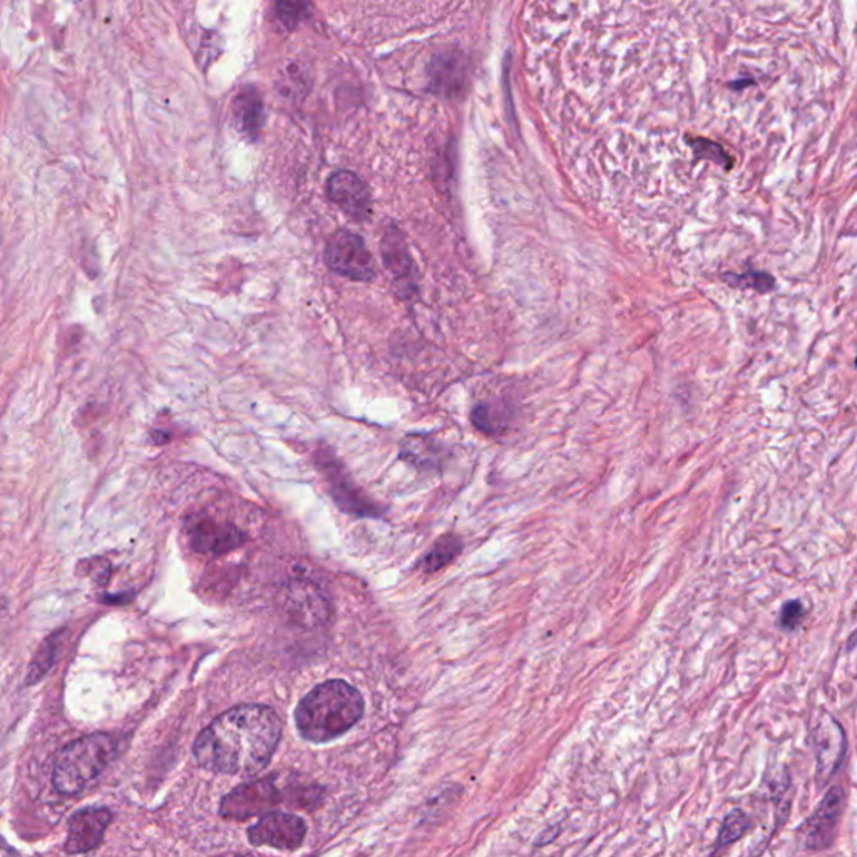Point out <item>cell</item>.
Wrapping results in <instances>:
<instances>
[{
  "mask_svg": "<svg viewBox=\"0 0 857 857\" xmlns=\"http://www.w3.org/2000/svg\"><path fill=\"white\" fill-rule=\"evenodd\" d=\"M280 737L282 722L270 707H235L199 733L193 752L211 772L254 776L270 762Z\"/></svg>",
  "mask_w": 857,
  "mask_h": 857,
  "instance_id": "1",
  "label": "cell"
},
{
  "mask_svg": "<svg viewBox=\"0 0 857 857\" xmlns=\"http://www.w3.org/2000/svg\"><path fill=\"white\" fill-rule=\"evenodd\" d=\"M361 692L344 680L315 687L298 703L295 723L308 742L325 743L344 736L364 716Z\"/></svg>",
  "mask_w": 857,
  "mask_h": 857,
  "instance_id": "2",
  "label": "cell"
},
{
  "mask_svg": "<svg viewBox=\"0 0 857 857\" xmlns=\"http://www.w3.org/2000/svg\"><path fill=\"white\" fill-rule=\"evenodd\" d=\"M116 750V740L108 733H95L69 743L56 760V789L68 796L81 792L105 772Z\"/></svg>",
  "mask_w": 857,
  "mask_h": 857,
  "instance_id": "3",
  "label": "cell"
},
{
  "mask_svg": "<svg viewBox=\"0 0 857 857\" xmlns=\"http://www.w3.org/2000/svg\"><path fill=\"white\" fill-rule=\"evenodd\" d=\"M809 746L816 759V777L827 782L843 766L847 739L840 723L826 710H816L809 726Z\"/></svg>",
  "mask_w": 857,
  "mask_h": 857,
  "instance_id": "4",
  "label": "cell"
},
{
  "mask_svg": "<svg viewBox=\"0 0 857 857\" xmlns=\"http://www.w3.org/2000/svg\"><path fill=\"white\" fill-rule=\"evenodd\" d=\"M325 264L342 277L355 282L375 278V265L364 238L351 230H337L325 247Z\"/></svg>",
  "mask_w": 857,
  "mask_h": 857,
  "instance_id": "5",
  "label": "cell"
},
{
  "mask_svg": "<svg viewBox=\"0 0 857 857\" xmlns=\"http://www.w3.org/2000/svg\"><path fill=\"white\" fill-rule=\"evenodd\" d=\"M844 812V790L833 787L827 790L812 816L800 827L804 847L807 850H824L833 844Z\"/></svg>",
  "mask_w": 857,
  "mask_h": 857,
  "instance_id": "6",
  "label": "cell"
},
{
  "mask_svg": "<svg viewBox=\"0 0 857 857\" xmlns=\"http://www.w3.org/2000/svg\"><path fill=\"white\" fill-rule=\"evenodd\" d=\"M278 799L280 796L274 779L254 780L228 794L221 802L220 812L227 819H248L268 812L277 806Z\"/></svg>",
  "mask_w": 857,
  "mask_h": 857,
  "instance_id": "7",
  "label": "cell"
},
{
  "mask_svg": "<svg viewBox=\"0 0 857 857\" xmlns=\"http://www.w3.org/2000/svg\"><path fill=\"white\" fill-rule=\"evenodd\" d=\"M307 834L304 819L294 814H265L254 827L248 830V839L255 846H270L275 849L292 850L301 846Z\"/></svg>",
  "mask_w": 857,
  "mask_h": 857,
  "instance_id": "8",
  "label": "cell"
},
{
  "mask_svg": "<svg viewBox=\"0 0 857 857\" xmlns=\"http://www.w3.org/2000/svg\"><path fill=\"white\" fill-rule=\"evenodd\" d=\"M327 196L347 217L365 221L371 217L372 198L367 183L355 173L341 169L327 181Z\"/></svg>",
  "mask_w": 857,
  "mask_h": 857,
  "instance_id": "9",
  "label": "cell"
},
{
  "mask_svg": "<svg viewBox=\"0 0 857 857\" xmlns=\"http://www.w3.org/2000/svg\"><path fill=\"white\" fill-rule=\"evenodd\" d=\"M111 822V812L108 809H88L79 810L69 820L68 839H66V853L82 854L89 853L99 846L106 829Z\"/></svg>",
  "mask_w": 857,
  "mask_h": 857,
  "instance_id": "10",
  "label": "cell"
},
{
  "mask_svg": "<svg viewBox=\"0 0 857 857\" xmlns=\"http://www.w3.org/2000/svg\"><path fill=\"white\" fill-rule=\"evenodd\" d=\"M245 534L238 530L234 524L218 523L213 520L196 521L189 528V541H191L193 548L198 551H213V553H221V551L232 550V548L240 546L245 541Z\"/></svg>",
  "mask_w": 857,
  "mask_h": 857,
  "instance_id": "11",
  "label": "cell"
},
{
  "mask_svg": "<svg viewBox=\"0 0 857 857\" xmlns=\"http://www.w3.org/2000/svg\"><path fill=\"white\" fill-rule=\"evenodd\" d=\"M382 255H384L385 267L392 272L398 287L407 290L415 288L414 264H412L404 235L397 228L391 227L385 230L382 238Z\"/></svg>",
  "mask_w": 857,
  "mask_h": 857,
  "instance_id": "12",
  "label": "cell"
},
{
  "mask_svg": "<svg viewBox=\"0 0 857 857\" xmlns=\"http://www.w3.org/2000/svg\"><path fill=\"white\" fill-rule=\"evenodd\" d=\"M234 112L242 131L250 136L258 135L264 125V105L255 89H248L238 95L235 99Z\"/></svg>",
  "mask_w": 857,
  "mask_h": 857,
  "instance_id": "13",
  "label": "cell"
},
{
  "mask_svg": "<svg viewBox=\"0 0 857 857\" xmlns=\"http://www.w3.org/2000/svg\"><path fill=\"white\" fill-rule=\"evenodd\" d=\"M463 551V541L456 536V534H446L437 541L433 551L421 561V570L424 573H434V571L443 570L447 564L453 563Z\"/></svg>",
  "mask_w": 857,
  "mask_h": 857,
  "instance_id": "14",
  "label": "cell"
},
{
  "mask_svg": "<svg viewBox=\"0 0 857 857\" xmlns=\"http://www.w3.org/2000/svg\"><path fill=\"white\" fill-rule=\"evenodd\" d=\"M722 280L729 287L737 288V290H753L757 294H770L777 287V280L772 275L759 270H750L746 272V274L727 272V274L722 275Z\"/></svg>",
  "mask_w": 857,
  "mask_h": 857,
  "instance_id": "15",
  "label": "cell"
},
{
  "mask_svg": "<svg viewBox=\"0 0 857 857\" xmlns=\"http://www.w3.org/2000/svg\"><path fill=\"white\" fill-rule=\"evenodd\" d=\"M750 827L749 817L742 809H732L726 817H723L722 829H720L719 837H717L716 853L722 849V847L730 846V844L739 840L747 833Z\"/></svg>",
  "mask_w": 857,
  "mask_h": 857,
  "instance_id": "16",
  "label": "cell"
},
{
  "mask_svg": "<svg viewBox=\"0 0 857 857\" xmlns=\"http://www.w3.org/2000/svg\"><path fill=\"white\" fill-rule=\"evenodd\" d=\"M687 142H689L690 149H692L696 161H712L716 165L722 166V168H732L733 159L717 142L710 141L707 138H699V136L687 139Z\"/></svg>",
  "mask_w": 857,
  "mask_h": 857,
  "instance_id": "17",
  "label": "cell"
},
{
  "mask_svg": "<svg viewBox=\"0 0 857 857\" xmlns=\"http://www.w3.org/2000/svg\"><path fill=\"white\" fill-rule=\"evenodd\" d=\"M277 12L282 24L295 29L308 14V0H277Z\"/></svg>",
  "mask_w": 857,
  "mask_h": 857,
  "instance_id": "18",
  "label": "cell"
},
{
  "mask_svg": "<svg viewBox=\"0 0 857 857\" xmlns=\"http://www.w3.org/2000/svg\"><path fill=\"white\" fill-rule=\"evenodd\" d=\"M804 614H806V610H804V604L799 600L786 601L782 610H780V627L784 630H796L800 621L804 620Z\"/></svg>",
  "mask_w": 857,
  "mask_h": 857,
  "instance_id": "19",
  "label": "cell"
},
{
  "mask_svg": "<svg viewBox=\"0 0 857 857\" xmlns=\"http://www.w3.org/2000/svg\"><path fill=\"white\" fill-rule=\"evenodd\" d=\"M857 646V630L850 634L849 641H847V650H853Z\"/></svg>",
  "mask_w": 857,
  "mask_h": 857,
  "instance_id": "20",
  "label": "cell"
}]
</instances>
